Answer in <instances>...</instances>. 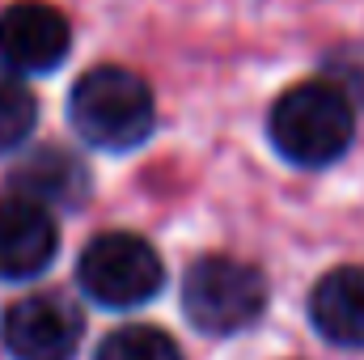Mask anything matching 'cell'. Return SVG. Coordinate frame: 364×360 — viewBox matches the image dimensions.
Wrapping results in <instances>:
<instances>
[{"instance_id":"obj_2","label":"cell","mask_w":364,"mask_h":360,"mask_svg":"<svg viewBox=\"0 0 364 360\" xmlns=\"http://www.w3.org/2000/svg\"><path fill=\"white\" fill-rule=\"evenodd\" d=\"M267 136L275 153L301 170L335 166L356 140V106L335 81H301L272 102Z\"/></svg>"},{"instance_id":"obj_1","label":"cell","mask_w":364,"mask_h":360,"mask_svg":"<svg viewBox=\"0 0 364 360\" xmlns=\"http://www.w3.org/2000/svg\"><path fill=\"white\" fill-rule=\"evenodd\" d=\"M73 132L97 153H132L157 127V102L140 73L123 64H97L77 77L68 93Z\"/></svg>"},{"instance_id":"obj_11","label":"cell","mask_w":364,"mask_h":360,"mask_svg":"<svg viewBox=\"0 0 364 360\" xmlns=\"http://www.w3.org/2000/svg\"><path fill=\"white\" fill-rule=\"evenodd\" d=\"M34 119H38L34 93L26 90L17 77H4V73H0V157L17 153V149L30 140Z\"/></svg>"},{"instance_id":"obj_4","label":"cell","mask_w":364,"mask_h":360,"mask_svg":"<svg viewBox=\"0 0 364 360\" xmlns=\"http://www.w3.org/2000/svg\"><path fill=\"white\" fill-rule=\"evenodd\" d=\"M77 280L106 309H136L149 305L166 288V263L157 246L140 233H97L77 259Z\"/></svg>"},{"instance_id":"obj_9","label":"cell","mask_w":364,"mask_h":360,"mask_svg":"<svg viewBox=\"0 0 364 360\" xmlns=\"http://www.w3.org/2000/svg\"><path fill=\"white\" fill-rule=\"evenodd\" d=\"M90 191V174L81 166V157L47 144L26 153L13 170H9V195L34 199L43 208H77Z\"/></svg>"},{"instance_id":"obj_3","label":"cell","mask_w":364,"mask_h":360,"mask_svg":"<svg viewBox=\"0 0 364 360\" xmlns=\"http://www.w3.org/2000/svg\"><path fill=\"white\" fill-rule=\"evenodd\" d=\"M267 309V275L233 255H203L182 275V314L203 335L250 331Z\"/></svg>"},{"instance_id":"obj_5","label":"cell","mask_w":364,"mask_h":360,"mask_svg":"<svg viewBox=\"0 0 364 360\" xmlns=\"http://www.w3.org/2000/svg\"><path fill=\"white\" fill-rule=\"evenodd\" d=\"M81 335L85 318L60 292H30L0 318V344L13 360H73Z\"/></svg>"},{"instance_id":"obj_7","label":"cell","mask_w":364,"mask_h":360,"mask_svg":"<svg viewBox=\"0 0 364 360\" xmlns=\"http://www.w3.org/2000/svg\"><path fill=\"white\" fill-rule=\"evenodd\" d=\"M55 250H60V229L51 208L21 195H4L0 199V280L21 284L43 275L55 263Z\"/></svg>"},{"instance_id":"obj_8","label":"cell","mask_w":364,"mask_h":360,"mask_svg":"<svg viewBox=\"0 0 364 360\" xmlns=\"http://www.w3.org/2000/svg\"><path fill=\"white\" fill-rule=\"evenodd\" d=\"M309 322L335 348H364V268H331L309 292Z\"/></svg>"},{"instance_id":"obj_6","label":"cell","mask_w":364,"mask_h":360,"mask_svg":"<svg viewBox=\"0 0 364 360\" xmlns=\"http://www.w3.org/2000/svg\"><path fill=\"white\" fill-rule=\"evenodd\" d=\"M73 26L47 0H13L0 9V64L17 77L55 73L68 60Z\"/></svg>"},{"instance_id":"obj_10","label":"cell","mask_w":364,"mask_h":360,"mask_svg":"<svg viewBox=\"0 0 364 360\" xmlns=\"http://www.w3.org/2000/svg\"><path fill=\"white\" fill-rule=\"evenodd\" d=\"M93 360H182V348L174 344V335L144 327V322H132V327L110 331L97 344Z\"/></svg>"}]
</instances>
